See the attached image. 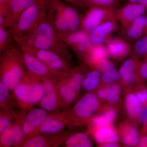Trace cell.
<instances>
[{
  "label": "cell",
  "mask_w": 147,
  "mask_h": 147,
  "mask_svg": "<svg viewBox=\"0 0 147 147\" xmlns=\"http://www.w3.org/2000/svg\"><path fill=\"white\" fill-rule=\"evenodd\" d=\"M21 47L49 50L61 55L70 60L68 47L46 15L41 22L30 33L15 41Z\"/></svg>",
  "instance_id": "1"
},
{
  "label": "cell",
  "mask_w": 147,
  "mask_h": 147,
  "mask_svg": "<svg viewBox=\"0 0 147 147\" xmlns=\"http://www.w3.org/2000/svg\"><path fill=\"white\" fill-rule=\"evenodd\" d=\"M21 49L13 47L1 54L0 79L13 91L24 77L26 71L21 56Z\"/></svg>",
  "instance_id": "2"
},
{
  "label": "cell",
  "mask_w": 147,
  "mask_h": 147,
  "mask_svg": "<svg viewBox=\"0 0 147 147\" xmlns=\"http://www.w3.org/2000/svg\"><path fill=\"white\" fill-rule=\"evenodd\" d=\"M52 0H35L22 12L10 29L14 41L32 31L46 15Z\"/></svg>",
  "instance_id": "3"
},
{
  "label": "cell",
  "mask_w": 147,
  "mask_h": 147,
  "mask_svg": "<svg viewBox=\"0 0 147 147\" xmlns=\"http://www.w3.org/2000/svg\"><path fill=\"white\" fill-rule=\"evenodd\" d=\"M79 69H72L65 78L58 80L56 86L62 110H65L76 99L79 93L84 75Z\"/></svg>",
  "instance_id": "4"
},
{
  "label": "cell",
  "mask_w": 147,
  "mask_h": 147,
  "mask_svg": "<svg viewBox=\"0 0 147 147\" xmlns=\"http://www.w3.org/2000/svg\"><path fill=\"white\" fill-rule=\"evenodd\" d=\"M21 51V59L26 70L40 78H50L58 81L69 75V73L51 68L32 55Z\"/></svg>",
  "instance_id": "5"
},
{
  "label": "cell",
  "mask_w": 147,
  "mask_h": 147,
  "mask_svg": "<svg viewBox=\"0 0 147 147\" xmlns=\"http://www.w3.org/2000/svg\"><path fill=\"white\" fill-rule=\"evenodd\" d=\"M20 49L56 70L69 73L72 69L69 60L55 52L31 47H21Z\"/></svg>",
  "instance_id": "6"
},
{
  "label": "cell",
  "mask_w": 147,
  "mask_h": 147,
  "mask_svg": "<svg viewBox=\"0 0 147 147\" xmlns=\"http://www.w3.org/2000/svg\"><path fill=\"white\" fill-rule=\"evenodd\" d=\"M115 18H117L116 10L100 7H90L82 16L81 29L89 33L103 22Z\"/></svg>",
  "instance_id": "7"
},
{
  "label": "cell",
  "mask_w": 147,
  "mask_h": 147,
  "mask_svg": "<svg viewBox=\"0 0 147 147\" xmlns=\"http://www.w3.org/2000/svg\"><path fill=\"white\" fill-rule=\"evenodd\" d=\"M71 122L67 109L50 114L40 127L37 135L62 133L64 132L65 129L70 124Z\"/></svg>",
  "instance_id": "8"
},
{
  "label": "cell",
  "mask_w": 147,
  "mask_h": 147,
  "mask_svg": "<svg viewBox=\"0 0 147 147\" xmlns=\"http://www.w3.org/2000/svg\"><path fill=\"white\" fill-rule=\"evenodd\" d=\"M49 114L40 107L30 109L25 114L22 121L25 140L37 135L40 127Z\"/></svg>",
  "instance_id": "9"
},
{
  "label": "cell",
  "mask_w": 147,
  "mask_h": 147,
  "mask_svg": "<svg viewBox=\"0 0 147 147\" xmlns=\"http://www.w3.org/2000/svg\"><path fill=\"white\" fill-rule=\"evenodd\" d=\"M41 80L45 91L42 99L38 104L40 108L49 114L60 112L61 110L56 86L57 81L47 78H41Z\"/></svg>",
  "instance_id": "10"
},
{
  "label": "cell",
  "mask_w": 147,
  "mask_h": 147,
  "mask_svg": "<svg viewBox=\"0 0 147 147\" xmlns=\"http://www.w3.org/2000/svg\"><path fill=\"white\" fill-rule=\"evenodd\" d=\"M34 76L35 74L26 70L23 79L12 91L17 106L24 113L31 109L30 102V90Z\"/></svg>",
  "instance_id": "11"
},
{
  "label": "cell",
  "mask_w": 147,
  "mask_h": 147,
  "mask_svg": "<svg viewBox=\"0 0 147 147\" xmlns=\"http://www.w3.org/2000/svg\"><path fill=\"white\" fill-rule=\"evenodd\" d=\"M35 0H8L3 16H0V27L11 28L19 16Z\"/></svg>",
  "instance_id": "12"
},
{
  "label": "cell",
  "mask_w": 147,
  "mask_h": 147,
  "mask_svg": "<svg viewBox=\"0 0 147 147\" xmlns=\"http://www.w3.org/2000/svg\"><path fill=\"white\" fill-rule=\"evenodd\" d=\"M63 132L55 134H38L26 139L19 147H55L63 144L69 137Z\"/></svg>",
  "instance_id": "13"
},
{
  "label": "cell",
  "mask_w": 147,
  "mask_h": 147,
  "mask_svg": "<svg viewBox=\"0 0 147 147\" xmlns=\"http://www.w3.org/2000/svg\"><path fill=\"white\" fill-rule=\"evenodd\" d=\"M25 115H22L0 134V147H19L24 142L25 137L22 128V121Z\"/></svg>",
  "instance_id": "14"
},
{
  "label": "cell",
  "mask_w": 147,
  "mask_h": 147,
  "mask_svg": "<svg viewBox=\"0 0 147 147\" xmlns=\"http://www.w3.org/2000/svg\"><path fill=\"white\" fill-rule=\"evenodd\" d=\"M117 18L103 22L89 32L90 40L93 45H103L111 38V36L119 28Z\"/></svg>",
  "instance_id": "15"
},
{
  "label": "cell",
  "mask_w": 147,
  "mask_h": 147,
  "mask_svg": "<svg viewBox=\"0 0 147 147\" xmlns=\"http://www.w3.org/2000/svg\"><path fill=\"white\" fill-rule=\"evenodd\" d=\"M147 11V8L142 5L127 2L125 5L119 7L116 10V16L123 30L136 18L145 14Z\"/></svg>",
  "instance_id": "16"
},
{
  "label": "cell",
  "mask_w": 147,
  "mask_h": 147,
  "mask_svg": "<svg viewBox=\"0 0 147 147\" xmlns=\"http://www.w3.org/2000/svg\"><path fill=\"white\" fill-rule=\"evenodd\" d=\"M98 106V101L96 96L93 94H87L76 103L73 108V114L78 118L86 119L94 115Z\"/></svg>",
  "instance_id": "17"
},
{
  "label": "cell",
  "mask_w": 147,
  "mask_h": 147,
  "mask_svg": "<svg viewBox=\"0 0 147 147\" xmlns=\"http://www.w3.org/2000/svg\"><path fill=\"white\" fill-rule=\"evenodd\" d=\"M54 1L62 12L70 32L81 29L82 15L77 10V9L62 0H54Z\"/></svg>",
  "instance_id": "18"
},
{
  "label": "cell",
  "mask_w": 147,
  "mask_h": 147,
  "mask_svg": "<svg viewBox=\"0 0 147 147\" xmlns=\"http://www.w3.org/2000/svg\"><path fill=\"white\" fill-rule=\"evenodd\" d=\"M46 17L61 36L70 33L62 12L53 0L51 1L47 9Z\"/></svg>",
  "instance_id": "19"
},
{
  "label": "cell",
  "mask_w": 147,
  "mask_h": 147,
  "mask_svg": "<svg viewBox=\"0 0 147 147\" xmlns=\"http://www.w3.org/2000/svg\"><path fill=\"white\" fill-rule=\"evenodd\" d=\"M105 44L108 55L115 59H123L131 51V47L129 43L118 37L111 38Z\"/></svg>",
  "instance_id": "20"
},
{
  "label": "cell",
  "mask_w": 147,
  "mask_h": 147,
  "mask_svg": "<svg viewBox=\"0 0 147 147\" xmlns=\"http://www.w3.org/2000/svg\"><path fill=\"white\" fill-rule=\"evenodd\" d=\"M123 30L127 39L137 41L147 34V16H139Z\"/></svg>",
  "instance_id": "21"
},
{
  "label": "cell",
  "mask_w": 147,
  "mask_h": 147,
  "mask_svg": "<svg viewBox=\"0 0 147 147\" xmlns=\"http://www.w3.org/2000/svg\"><path fill=\"white\" fill-rule=\"evenodd\" d=\"M3 82H0V108L1 111L16 113L14 110L17 106L13 94Z\"/></svg>",
  "instance_id": "22"
},
{
  "label": "cell",
  "mask_w": 147,
  "mask_h": 147,
  "mask_svg": "<svg viewBox=\"0 0 147 147\" xmlns=\"http://www.w3.org/2000/svg\"><path fill=\"white\" fill-rule=\"evenodd\" d=\"M45 91L41 78L35 75L30 90V102L31 109L34 105L39 104L44 95Z\"/></svg>",
  "instance_id": "23"
},
{
  "label": "cell",
  "mask_w": 147,
  "mask_h": 147,
  "mask_svg": "<svg viewBox=\"0 0 147 147\" xmlns=\"http://www.w3.org/2000/svg\"><path fill=\"white\" fill-rule=\"evenodd\" d=\"M137 66L138 63L134 59H127L121 66L120 76L126 84H131L135 81Z\"/></svg>",
  "instance_id": "24"
},
{
  "label": "cell",
  "mask_w": 147,
  "mask_h": 147,
  "mask_svg": "<svg viewBox=\"0 0 147 147\" xmlns=\"http://www.w3.org/2000/svg\"><path fill=\"white\" fill-rule=\"evenodd\" d=\"M61 37L68 48L70 49L79 44L90 41L89 33L82 29Z\"/></svg>",
  "instance_id": "25"
},
{
  "label": "cell",
  "mask_w": 147,
  "mask_h": 147,
  "mask_svg": "<svg viewBox=\"0 0 147 147\" xmlns=\"http://www.w3.org/2000/svg\"><path fill=\"white\" fill-rule=\"evenodd\" d=\"M108 55L106 47L103 45H93L90 53L85 59L90 64L98 67L101 62L107 59Z\"/></svg>",
  "instance_id": "26"
},
{
  "label": "cell",
  "mask_w": 147,
  "mask_h": 147,
  "mask_svg": "<svg viewBox=\"0 0 147 147\" xmlns=\"http://www.w3.org/2000/svg\"><path fill=\"white\" fill-rule=\"evenodd\" d=\"M65 145L67 147H91L93 146L87 134L77 133L69 136L65 142Z\"/></svg>",
  "instance_id": "27"
},
{
  "label": "cell",
  "mask_w": 147,
  "mask_h": 147,
  "mask_svg": "<svg viewBox=\"0 0 147 147\" xmlns=\"http://www.w3.org/2000/svg\"><path fill=\"white\" fill-rule=\"evenodd\" d=\"M95 137L96 142L100 144L115 143L118 140V137L115 131L105 127L98 130Z\"/></svg>",
  "instance_id": "28"
},
{
  "label": "cell",
  "mask_w": 147,
  "mask_h": 147,
  "mask_svg": "<svg viewBox=\"0 0 147 147\" xmlns=\"http://www.w3.org/2000/svg\"><path fill=\"white\" fill-rule=\"evenodd\" d=\"M125 103L127 111L130 117H136L140 115L143 110L137 96L132 94L128 95L126 98Z\"/></svg>",
  "instance_id": "29"
},
{
  "label": "cell",
  "mask_w": 147,
  "mask_h": 147,
  "mask_svg": "<svg viewBox=\"0 0 147 147\" xmlns=\"http://www.w3.org/2000/svg\"><path fill=\"white\" fill-rule=\"evenodd\" d=\"M26 113H12L9 112L0 111V134L9 127L22 115Z\"/></svg>",
  "instance_id": "30"
},
{
  "label": "cell",
  "mask_w": 147,
  "mask_h": 147,
  "mask_svg": "<svg viewBox=\"0 0 147 147\" xmlns=\"http://www.w3.org/2000/svg\"><path fill=\"white\" fill-rule=\"evenodd\" d=\"M100 75V71L98 70H92L87 73L82 82L84 89L88 91L94 90L99 83Z\"/></svg>",
  "instance_id": "31"
},
{
  "label": "cell",
  "mask_w": 147,
  "mask_h": 147,
  "mask_svg": "<svg viewBox=\"0 0 147 147\" xmlns=\"http://www.w3.org/2000/svg\"><path fill=\"white\" fill-rule=\"evenodd\" d=\"M13 36L10 29L0 27V53L12 48Z\"/></svg>",
  "instance_id": "32"
},
{
  "label": "cell",
  "mask_w": 147,
  "mask_h": 147,
  "mask_svg": "<svg viewBox=\"0 0 147 147\" xmlns=\"http://www.w3.org/2000/svg\"><path fill=\"white\" fill-rule=\"evenodd\" d=\"M117 113L114 109L106 111L101 115L96 117L94 119L95 125L99 127H104L111 124L115 119Z\"/></svg>",
  "instance_id": "33"
},
{
  "label": "cell",
  "mask_w": 147,
  "mask_h": 147,
  "mask_svg": "<svg viewBox=\"0 0 147 147\" xmlns=\"http://www.w3.org/2000/svg\"><path fill=\"white\" fill-rule=\"evenodd\" d=\"M87 7H100L116 10L120 7L119 0H86Z\"/></svg>",
  "instance_id": "34"
},
{
  "label": "cell",
  "mask_w": 147,
  "mask_h": 147,
  "mask_svg": "<svg viewBox=\"0 0 147 147\" xmlns=\"http://www.w3.org/2000/svg\"><path fill=\"white\" fill-rule=\"evenodd\" d=\"M139 142V132L136 128L130 127L126 130L123 137V142L127 146H135Z\"/></svg>",
  "instance_id": "35"
},
{
  "label": "cell",
  "mask_w": 147,
  "mask_h": 147,
  "mask_svg": "<svg viewBox=\"0 0 147 147\" xmlns=\"http://www.w3.org/2000/svg\"><path fill=\"white\" fill-rule=\"evenodd\" d=\"M133 53L135 56L140 57L147 53V34L136 41L133 47Z\"/></svg>",
  "instance_id": "36"
},
{
  "label": "cell",
  "mask_w": 147,
  "mask_h": 147,
  "mask_svg": "<svg viewBox=\"0 0 147 147\" xmlns=\"http://www.w3.org/2000/svg\"><path fill=\"white\" fill-rule=\"evenodd\" d=\"M102 82L106 84H111L116 82L119 78L120 74L115 67L108 69L102 72Z\"/></svg>",
  "instance_id": "37"
},
{
  "label": "cell",
  "mask_w": 147,
  "mask_h": 147,
  "mask_svg": "<svg viewBox=\"0 0 147 147\" xmlns=\"http://www.w3.org/2000/svg\"><path fill=\"white\" fill-rule=\"evenodd\" d=\"M76 9H84L88 8L86 0H62Z\"/></svg>",
  "instance_id": "38"
},
{
  "label": "cell",
  "mask_w": 147,
  "mask_h": 147,
  "mask_svg": "<svg viewBox=\"0 0 147 147\" xmlns=\"http://www.w3.org/2000/svg\"><path fill=\"white\" fill-rule=\"evenodd\" d=\"M109 93L108 96V100L111 103H116L119 100V93L115 91L112 89L110 87H109Z\"/></svg>",
  "instance_id": "39"
},
{
  "label": "cell",
  "mask_w": 147,
  "mask_h": 147,
  "mask_svg": "<svg viewBox=\"0 0 147 147\" xmlns=\"http://www.w3.org/2000/svg\"><path fill=\"white\" fill-rule=\"evenodd\" d=\"M139 73L143 79L147 80V62L141 64L139 67Z\"/></svg>",
  "instance_id": "40"
},
{
  "label": "cell",
  "mask_w": 147,
  "mask_h": 147,
  "mask_svg": "<svg viewBox=\"0 0 147 147\" xmlns=\"http://www.w3.org/2000/svg\"><path fill=\"white\" fill-rule=\"evenodd\" d=\"M137 96L140 102H146L147 100V89H145L138 92Z\"/></svg>",
  "instance_id": "41"
},
{
  "label": "cell",
  "mask_w": 147,
  "mask_h": 147,
  "mask_svg": "<svg viewBox=\"0 0 147 147\" xmlns=\"http://www.w3.org/2000/svg\"><path fill=\"white\" fill-rule=\"evenodd\" d=\"M109 93V88H104L99 90L98 94L100 98H105L108 97Z\"/></svg>",
  "instance_id": "42"
},
{
  "label": "cell",
  "mask_w": 147,
  "mask_h": 147,
  "mask_svg": "<svg viewBox=\"0 0 147 147\" xmlns=\"http://www.w3.org/2000/svg\"><path fill=\"white\" fill-rule=\"evenodd\" d=\"M140 115L141 121L145 123L147 121V106L142 110Z\"/></svg>",
  "instance_id": "43"
},
{
  "label": "cell",
  "mask_w": 147,
  "mask_h": 147,
  "mask_svg": "<svg viewBox=\"0 0 147 147\" xmlns=\"http://www.w3.org/2000/svg\"><path fill=\"white\" fill-rule=\"evenodd\" d=\"M127 2L137 3L144 6L147 9V0H127Z\"/></svg>",
  "instance_id": "44"
},
{
  "label": "cell",
  "mask_w": 147,
  "mask_h": 147,
  "mask_svg": "<svg viewBox=\"0 0 147 147\" xmlns=\"http://www.w3.org/2000/svg\"><path fill=\"white\" fill-rule=\"evenodd\" d=\"M139 146L147 147V136H144L139 140Z\"/></svg>",
  "instance_id": "45"
},
{
  "label": "cell",
  "mask_w": 147,
  "mask_h": 147,
  "mask_svg": "<svg viewBox=\"0 0 147 147\" xmlns=\"http://www.w3.org/2000/svg\"><path fill=\"white\" fill-rule=\"evenodd\" d=\"M102 147H118L117 145L115 144L114 143H108V144H104L102 145Z\"/></svg>",
  "instance_id": "46"
},
{
  "label": "cell",
  "mask_w": 147,
  "mask_h": 147,
  "mask_svg": "<svg viewBox=\"0 0 147 147\" xmlns=\"http://www.w3.org/2000/svg\"><path fill=\"white\" fill-rule=\"evenodd\" d=\"M145 61L147 62V53L146 54V55H145Z\"/></svg>",
  "instance_id": "47"
},
{
  "label": "cell",
  "mask_w": 147,
  "mask_h": 147,
  "mask_svg": "<svg viewBox=\"0 0 147 147\" xmlns=\"http://www.w3.org/2000/svg\"><path fill=\"white\" fill-rule=\"evenodd\" d=\"M145 124H146V125H147V121L146 122V123H144Z\"/></svg>",
  "instance_id": "48"
}]
</instances>
